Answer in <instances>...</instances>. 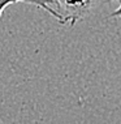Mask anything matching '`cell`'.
Returning a JSON list of instances; mask_svg holds the SVG:
<instances>
[{
  "label": "cell",
  "instance_id": "2",
  "mask_svg": "<svg viewBox=\"0 0 121 124\" xmlns=\"http://www.w3.org/2000/svg\"><path fill=\"white\" fill-rule=\"evenodd\" d=\"M17 1H23V3H29V4H34V5L38 7V8L43 9V11H46L47 13H50L51 16H53L60 24H63V25L65 24V17H64V15L59 11V9H53L51 7L52 3H55V0H0V16L3 15L4 8L7 5L12 4V3H17Z\"/></svg>",
  "mask_w": 121,
  "mask_h": 124
},
{
  "label": "cell",
  "instance_id": "4",
  "mask_svg": "<svg viewBox=\"0 0 121 124\" xmlns=\"http://www.w3.org/2000/svg\"><path fill=\"white\" fill-rule=\"evenodd\" d=\"M109 17H120V18H121V3H120V7H119V8H117L115 12H112V13L109 15Z\"/></svg>",
  "mask_w": 121,
  "mask_h": 124
},
{
  "label": "cell",
  "instance_id": "1",
  "mask_svg": "<svg viewBox=\"0 0 121 124\" xmlns=\"http://www.w3.org/2000/svg\"><path fill=\"white\" fill-rule=\"evenodd\" d=\"M95 0H68L61 12L65 17V24H76L77 21L85 18L93 9Z\"/></svg>",
  "mask_w": 121,
  "mask_h": 124
},
{
  "label": "cell",
  "instance_id": "3",
  "mask_svg": "<svg viewBox=\"0 0 121 124\" xmlns=\"http://www.w3.org/2000/svg\"><path fill=\"white\" fill-rule=\"evenodd\" d=\"M66 1H68V0H55V3L57 4V9L60 12L64 11V8H65V5H66Z\"/></svg>",
  "mask_w": 121,
  "mask_h": 124
}]
</instances>
